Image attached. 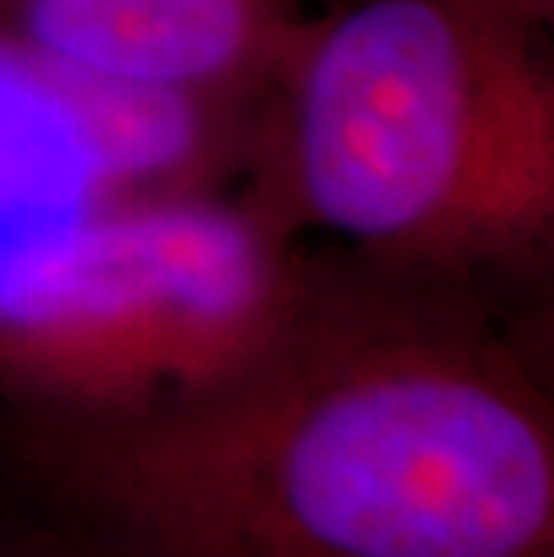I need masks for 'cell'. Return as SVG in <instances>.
I'll list each match as a JSON object with an SVG mask.
<instances>
[{
	"mask_svg": "<svg viewBox=\"0 0 554 557\" xmlns=\"http://www.w3.org/2000/svg\"><path fill=\"white\" fill-rule=\"evenodd\" d=\"M299 0H0V40L115 90L256 109Z\"/></svg>",
	"mask_w": 554,
	"mask_h": 557,
	"instance_id": "5",
	"label": "cell"
},
{
	"mask_svg": "<svg viewBox=\"0 0 554 557\" xmlns=\"http://www.w3.org/2000/svg\"><path fill=\"white\" fill-rule=\"evenodd\" d=\"M238 195L285 238L554 310V65L446 0L303 11Z\"/></svg>",
	"mask_w": 554,
	"mask_h": 557,
	"instance_id": "2",
	"label": "cell"
},
{
	"mask_svg": "<svg viewBox=\"0 0 554 557\" xmlns=\"http://www.w3.org/2000/svg\"><path fill=\"white\" fill-rule=\"evenodd\" d=\"M253 109L151 98L0 40V248L115 201L238 187Z\"/></svg>",
	"mask_w": 554,
	"mask_h": 557,
	"instance_id": "4",
	"label": "cell"
},
{
	"mask_svg": "<svg viewBox=\"0 0 554 557\" xmlns=\"http://www.w3.org/2000/svg\"><path fill=\"white\" fill-rule=\"evenodd\" d=\"M306 259L238 187L33 231L0 248V407L126 410L206 382L285 317Z\"/></svg>",
	"mask_w": 554,
	"mask_h": 557,
	"instance_id": "3",
	"label": "cell"
},
{
	"mask_svg": "<svg viewBox=\"0 0 554 557\" xmlns=\"http://www.w3.org/2000/svg\"><path fill=\"white\" fill-rule=\"evenodd\" d=\"M0 557H101L29 518L0 511Z\"/></svg>",
	"mask_w": 554,
	"mask_h": 557,
	"instance_id": "6",
	"label": "cell"
},
{
	"mask_svg": "<svg viewBox=\"0 0 554 557\" xmlns=\"http://www.w3.org/2000/svg\"><path fill=\"white\" fill-rule=\"evenodd\" d=\"M0 511L101 557H554V310L310 245L206 382L0 407Z\"/></svg>",
	"mask_w": 554,
	"mask_h": 557,
	"instance_id": "1",
	"label": "cell"
},
{
	"mask_svg": "<svg viewBox=\"0 0 554 557\" xmlns=\"http://www.w3.org/2000/svg\"><path fill=\"white\" fill-rule=\"evenodd\" d=\"M446 4L468 8L529 37H551L554 29V0H446Z\"/></svg>",
	"mask_w": 554,
	"mask_h": 557,
	"instance_id": "7",
	"label": "cell"
}]
</instances>
